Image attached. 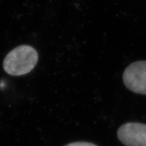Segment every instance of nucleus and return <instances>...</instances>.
<instances>
[{"instance_id": "nucleus-2", "label": "nucleus", "mask_w": 146, "mask_h": 146, "mask_svg": "<svg viewBox=\"0 0 146 146\" xmlns=\"http://www.w3.org/2000/svg\"><path fill=\"white\" fill-rule=\"evenodd\" d=\"M123 81L131 91L146 95V61H138L129 66L124 72Z\"/></svg>"}, {"instance_id": "nucleus-1", "label": "nucleus", "mask_w": 146, "mask_h": 146, "mask_svg": "<svg viewBox=\"0 0 146 146\" xmlns=\"http://www.w3.org/2000/svg\"><path fill=\"white\" fill-rule=\"evenodd\" d=\"M38 61V54L33 47L23 45L12 50L3 60V69L12 76H21L30 72Z\"/></svg>"}, {"instance_id": "nucleus-4", "label": "nucleus", "mask_w": 146, "mask_h": 146, "mask_svg": "<svg viewBox=\"0 0 146 146\" xmlns=\"http://www.w3.org/2000/svg\"><path fill=\"white\" fill-rule=\"evenodd\" d=\"M65 146H97L95 144L91 143H87V142H74Z\"/></svg>"}, {"instance_id": "nucleus-3", "label": "nucleus", "mask_w": 146, "mask_h": 146, "mask_svg": "<svg viewBox=\"0 0 146 146\" xmlns=\"http://www.w3.org/2000/svg\"><path fill=\"white\" fill-rule=\"evenodd\" d=\"M118 137L126 146H146V125L129 123L118 131Z\"/></svg>"}]
</instances>
